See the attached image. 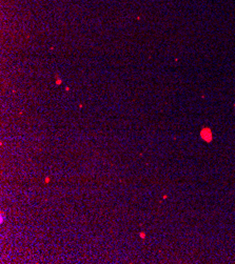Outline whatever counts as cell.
I'll return each mask as SVG.
<instances>
[{
    "label": "cell",
    "mask_w": 235,
    "mask_h": 264,
    "mask_svg": "<svg viewBox=\"0 0 235 264\" xmlns=\"http://www.w3.org/2000/svg\"><path fill=\"white\" fill-rule=\"evenodd\" d=\"M200 138L202 139V140H204L206 142H211V141H212V139H213V136H212V132H211V129H208V127H204V129H201Z\"/></svg>",
    "instance_id": "cell-1"
},
{
    "label": "cell",
    "mask_w": 235,
    "mask_h": 264,
    "mask_svg": "<svg viewBox=\"0 0 235 264\" xmlns=\"http://www.w3.org/2000/svg\"><path fill=\"white\" fill-rule=\"evenodd\" d=\"M139 236L141 237L142 239H145V233H140V234H139Z\"/></svg>",
    "instance_id": "cell-2"
}]
</instances>
